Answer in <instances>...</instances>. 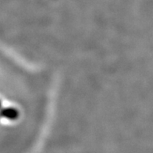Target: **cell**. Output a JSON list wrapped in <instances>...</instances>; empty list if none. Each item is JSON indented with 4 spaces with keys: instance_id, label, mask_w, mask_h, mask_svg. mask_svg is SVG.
<instances>
[{
    "instance_id": "1",
    "label": "cell",
    "mask_w": 153,
    "mask_h": 153,
    "mask_svg": "<svg viewBox=\"0 0 153 153\" xmlns=\"http://www.w3.org/2000/svg\"><path fill=\"white\" fill-rule=\"evenodd\" d=\"M20 117L18 109L16 107L6 104L3 96L0 95V126L4 121L13 122Z\"/></svg>"
}]
</instances>
